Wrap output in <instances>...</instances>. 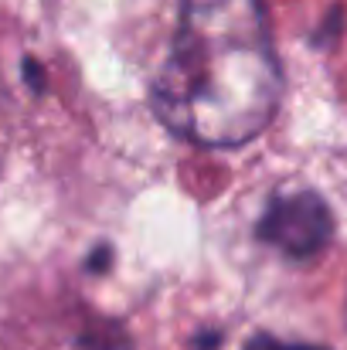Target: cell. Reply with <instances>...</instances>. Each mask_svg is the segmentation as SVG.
Listing matches in <instances>:
<instances>
[{
	"mask_svg": "<svg viewBox=\"0 0 347 350\" xmlns=\"http://www.w3.org/2000/svg\"><path fill=\"white\" fill-rule=\"evenodd\" d=\"M283 103V68L262 0H181L167 62L150 85L157 122L201 150L262 136Z\"/></svg>",
	"mask_w": 347,
	"mask_h": 350,
	"instance_id": "1",
	"label": "cell"
},
{
	"mask_svg": "<svg viewBox=\"0 0 347 350\" xmlns=\"http://www.w3.org/2000/svg\"><path fill=\"white\" fill-rule=\"evenodd\" d=\"M334 228V211L317 191H290L269 198L255 234L283 258L310 262L331 245Z\"/></svg>",
	"mask_w": 347,
	"mask_h": 350,
	"instance_id": "2",
	"label": "cell"
},
{
	"mask_svg": "<svg viewBox=\"0 0 347 350\" xmlns=\"http://www.w3.org/2000/svg\"><path fill=\"white\" fill-rule=\"evenodd\" d=\"M79 350H129V334L113 317H89L79 330Z\"/></svg>",
	"mask_w": 347,
	"mask_h": 350,
	"instance_id": "3",
	"label": "cell"
},
{
	"mask_svg": "<svg viewBox=\"0 0 347 350\" xmlns=\"http://www.w3.org/2000/svg\"><path fill=\"white\" fill-rule=\"evenodd\" d=\"M341 31H344V7L337 3L331 14H327V21H320V27L313 31V48H331L337 38H341Z\"/></svg>",
	"mask_w": 347,
	"mask_h": 350,
	"instance_id": "4",
	"label": "cell"
},
{
	"mask_svg": "<svg viewBox=\"0 0 347 350\" xmlns=\"http://www.w3.org/2000/svg\"><path fill=\"white\" fill-rule=\"evenodd\" d=\"M242 350H331V347H320V344H303V340H279V337H272V334H252L248 340H245V347Z\"/></svg>",
	"mask_w": 347,
	"mask_h": 350,
	"instance_id": "5",
	"label": "cell"
},
{
	"mask_svg": "<svg viewBox=\"0 0 347 350\" xmlns=\"http://www.w3.org/2000/svg\"><path fill=\"white\" fill-rule=\"evenodd\" d=\"M21 72H24V82H27V89H31L34 96H44V92H48V79H44V65H41L38 58H31V55H24V62H21Z\"/></svg>",
	"mask_w": 347,
	"mask_h": 350,
	"instance_id": "6",
	"label": "cell"
},
{
	"mask_svg": "<svg viewBox=\"0 0 347 350\" xmlns=\"http://www.w3.org/2000/svg\"><path fill=\"white\" fill-rule=\"evenodd\" d=\"M110 262H113V248L103 241V245H96V248H92V255L86 258V272L103 275V272H110Z\"/></svg>",
	"mask_w": 347,
	"mask_h": 350,
	"instance_id": "7",
	"label": "cell"
},
{
	"mask_svg": "<svg viewBox=\"0 0 347 350\" xmlns=\"http://www.w3.org/2000/svg\"><path fill=\"white\" fill-rule=\"evenodd\" d=\"M218 344H222V334H218V330H205V334H198V337L191 340L194 350H218Z\"/></svg>",
	"mask_w": 347,
	"mask_h": 350,
	"instance_id": "8",
	"label": "cell"
}]
</instances>
